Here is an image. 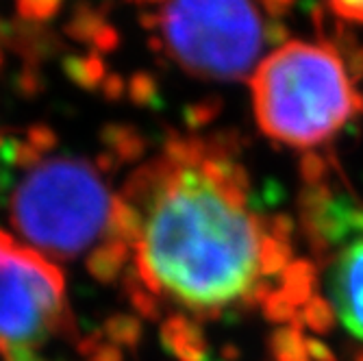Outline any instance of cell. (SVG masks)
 I'll list each match as a JSON object with an SVG mask.
<instances>
[{"label": "cell", "mask_w": 363, "mask_h": 361, "mask_svg": "<svg viewBox=\"0 0 363 361\" xmlns=\"http://www.w3.org/2000/svg\"><path fill=\"white\" fill-rule=\"evenodd\" d=\"M7 159V211L26 246L50 261H81L103 281L126 270L120 191H111L96 163L52 150L48 133L38 130L16 142Z\"/></svg>", "instance_id": "obj_2"}, {"label": "cell", "mask_w": 363, "mask_h": 361, "mask_svg": "<svg viewBox=\"0 0 363 361\" xmlns=\"http://www.w3.org/2000/svg\"><path fill=\"white\" fill-rule=\"evenodd\" d=\"M333 11H337L346 20H357L363 22V3H344V5H333Z\"/></svg>", "instance_id": "obj_7"}, {"label": "cell", "mask_w": 363, "mask_h": 361, "mask_svg": "<svg viewBox=\"0 0 363 361\" xmlns=\"http://www.w3.org/2000/svg\"><path fill=\"white\" fill-rule=\"evenodd\" d=\"M135 303L216 316L279 268L277 244L246 203V179L203 140H170L120 189Z\"/></svg>", "instance_id": "obj_1"}, {"label": "cell", "mask_w": 363, "mask_h": 361, "mask_svg": "<svg viewBox=\"0 0 363 361\" xmlns=\"http://www.w3.org/2000/svg\"><path fill=\"white\" fill-rule=\"evenodd\" d=\"M72 331L59 266L0 231V350L7 361H40L38 350Z\"/></svg>", "instance_id": "obj_5"}, {"label": "cell", "mask_w": 363, "mask_h": 361, "mask_svg": "<svg viewBox=\"0 0 363 361\" xmlns=\"http://www.w3.org/2000/svg\"><path fill=\"white\" fill-rule=\"evenodd\" d=\"M140 18L159 48L194 77L238 81L263 61L268 24L250 3L146 5Z\"/></svg>", "instance_id": "obj_4"}, {"label": "cell", "mask_w": 363, "mask_h": 361, "mask_svg": "<svg viewBox=\"0 0 363 361\" xmlns=\"http://www.w3.org/2000/svg\"><path fill=\"white\" fill-rule=\"evenodd\" d=\"M250 89L261 130L291 148L324 144L361 107L340 57L309 42L270 52L252 72Z\"/></svg>", "instance_id": "obj_3"}, {"label": "cell", "mask_w": 363, "mask_h": 361, "mask_svg": "<svg viewBox=\"0 0 363 361\" xmlns=\"http://www.w3.org/2000/svg\"><path fill=\"white\" fill-rule=\"evenodd\" d=\"M328 294L340 322L363 342V238L348 244L333 261Z\"/></svg>", "instance_id": "obj_6"}]
</instances>
